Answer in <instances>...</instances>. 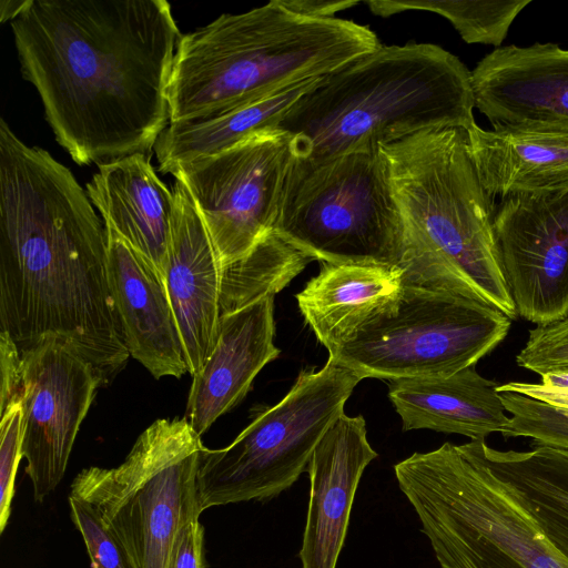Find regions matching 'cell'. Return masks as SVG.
Instances as JSON below:
<instances>
[{
	"instance_id": "1",
	"label": "cell",
	"mask_w": 568,
	"mask_h": 568,
	"mask_svg": "<svg viewBox=\"0 0 568 568\" xmlns=\"http://www.w3.org/2000/svg\"><path fill=\"white\" fill-rule=\"evenodd\" d=\"M23 79L78 165L154 149L182 33L165 0H30L11 21Z\"/></svg>"
},
{
	"instance_id": "2",
	"label": "cell",
	"mask_w": 568,
	"mask_h": 568,
	"mask_svg": "<svg viewBox=\"0 0 568 568\" xmlns=\"http://www.w3.org/2000/svg\"><path fill=\"white\" fill-rule=\"evenodd\" d=\"M0 331L20 352L55 338L105 386L130 353L108 275V236L87 191L0 120Z\"/></svg>"
},
{
	"instance_id": "3",
	"label": "cell",
	"mask_w": 568,
	"mask_h": 568,
	"mask_svg": "<svg viewBox=\"0 0 568 568\" xmlns=\"http://www.w3.org/2000/svg\"><path fill=\"white\" fill-rule=\"evenodd\" d=\"M474 108L466 65L436 44L410 42L381 45L323 75L277 129L291 135L295 158L323 162L428 129L467 131Z\"/></svg>"
},
{
	"instance_id": "4",
	"label": "cell",
	"mask_w": 568,
	"mask_h": 568,
	"mask_svg": "<svg viewBox=\"0 0 568 568\" xmlns=\"http://www.w3.org/2000/svg\"><path fill=\"white\" fill-rule=\"evenodd\" d=\"M379 150L403 221V283L481 301L514 320L496 256L493 196L467 131L428 129Z\"/></svg>"
},
{
	"instance_id": "5",
	"label": "cell",
	"mask_w": 568,
	"mask_h": 568,
	"mask_svg": "<svg viewBox=\"0 0 568 568\" xmlns=\"http://www.w3.org/2000/svg\"><path fill=\"white\" fill-rule=\"evenodd\" d=\"M381 45L365 26L303 16L281 0L221 14L179 40L168 90L170 123L221 115Z\"/></svg>"
},
{
	"instance_id": "6",
	"label": "cell",
	"mask_w": 568,
	"mask_h": 568,
	"mask_svg": "<svg viewBox=\"0 0 568 568\" xmlns=\"http://www.w3.org/2000/svg\"><path fill=\"white\" fill-rule=\"evenodd\" d=\"M394 470L440 568H568L469 443L414 453Z\"/></svg>"
},
{
	"instance_id": "7",
	"label": "cell",
	"mask_w": 568,
	"mask_h": 568,
	"mask_svg": "<svg viewBox=\"0 0 568 568\" xmlns=\"http://www.w3.org/2000/svg\"><path fill=\"white\" fill-rule=\"evenodd\" d=\"M273 232L321 263L398 266L403 221L381 150L294 156Z\"/></svg>"
},
{
	"instance_id": "8",
	"label": "cell",
	"mask_w": 568,
	"mask_h": 568,
	"mask_svg": "<svg viewBox=\"0 0 568 568\" xmlns=\"http://www.w3.org/2000/svg\"><path fill=\"white\" fill-rule=\"evenodd\" d=\"M204 447L185 418L158 419L118 467L82 469L70 496L95 509L136 568H169L180 532L202 514L196 478Z\"/></svg>"
},
{
	"instance_id": "9",
	"label": "cell",
	"mask_w": 568,
	"mask_h": 568,
	"mask_svg": "<svg viewBox=\"0 0 568 568\" xmlns=\"http://www.w3.org/2000/svg\"><path fill=\"white\" fill-rule=\"evenodd\" d=\"M511 321L488 303L403 283L328 351V359L363 379L449 376L499 345Z\"/></svg>"
},
{
	"instance_id": "10",
	"label": "cell",
	"mask_w": 568,
	"mask_h": 568,
	"mask_svg": "<svg viewBox=\"0 0 568 568\" xmlns=\"http://www.w3.org/2000/svg\"><path fill=\"white\" fill-rule=\"evenodd\" d=\"M362 379L331 359L320 371L303 369L283 399L261 412L229 446L204 447L196 478L202 513L266 501L288 489L307 471L317 444Z\"/></svg>"
},
{
	"instance_id": "11",
	"label": "cell",
	"mask_w": 568,
	"mask_h": 568,
	"mask_svg": "<svg viewBox=\"0 0 568 568\" xmlns=\"http://www.w3.org/2000/svg\"><path fill=\"white\" fill-rule=\"evenodd\" d=\"M293 159L291 135L276 128L169 172L189 191L220 267L244 257L273 233Z\"/></svg>"
},
{
	"instance_id": "12",
	"label": "cell",
	"mask_w": 568,
	"mask_h": 568,
	"mask_svg": "<svg viewBox=\"0 0 568 568\" xmlns=\"http://www.w3.org/2000/svg\"><path fill=\"white\" fill-rule=\"evenodd\" d=\"M100 386L103 381L94 367L55 338L21 352V454L36 501H43L61 483Z\"/></svg>"
},
{
	"instance_id": "13",
	"label": "cell",
	"mask_w": 568,
	"mask_h": 568,
	"mask_svg": "<svg viewBox=\"0 0 568 568\" xmlns=\"http://www.w3.org/2000/svg\"><path fill=\"white\" fill-rule=\"evenodd\" d=\"M493 234L517 316L537 325L567 317L568 189L503 196Z\"/></svg>"
},
{
	"instance_id": "14",
	"label": "cell",
	"mask_w": 568,
	"mask_h": 568,
	"mask_svg": "<svg viewBox=\"0 0 568 568\" xmlns=\"http://www.w3.org/2000/svg\"><path fill=\"white\" fill-rule=\"evenodd\" d=\"M164 283L180 331L187 373L195 375L216 339L221 267L207 230L184 184L175 179Z\"/></svg>"
},
{
	"instance_id": "15",
	"label": "cell",
	"mask_w": 568,
	"mask_h": 568,
	"mask_svg": "<svg viewBox=\"0 0 568 568\" xmlns=\"http://www.w3.org/2000/svg\"><path fill=\"white\" fill-rule=\"evenodd\" d=\"M470 75L475 106L493 128L568 123V49L538 42L499 47Z\"/></svg>"
},
{
	"instance_id": "16",
	"label": "cell",
	"mask_w": 568,
	"mask_h": 568,
	"mask_svg": "<svg viewBox=\"0 0 568 568\" xmlns=\"http://www.w3.org/2000/svg\"><path fill=\"white\" fill-rule=\"evenodd\" d=\"M377 457L362 415L343 414L317 444L307 473L310 501L302 546V568H336L361 477Z\"/></svg>"
},
{
	"instance_id": "17",
	"label": "cell",
	"mask_w": 568,
	"mask_h": 568,
	"mask_svg": "<svg viewBox=\"0 0 568 568\" xmlns=\"http://www.w3.org/2000/svg\"><path fill=\"white\" fill-rule=\"evenodd\" d=\"M105 230L109 283L130 356L156 379L181 378L187 366L164 281L119 234Z\"/></svg>"
},
{
	"instance_id": "18",
	"label": "cell",
	"mask_w": 568,
	"mask_h": 568,
	"mask_svg": "<svg viewBox=\"0 0 568 568\" xmlns=\"http://www.w3.org/2000/svg\"><path fill=\"white\" fill-rule=\"evenodd\" d=\"M274 296L220 320L214 346L193 375L185 419L202 436L247 394L258 372L280 355L274 345Z\"/></svg>"
},
{
	"instance_id": "19",
	"label": "cell",
	"mask_w": 568,
	"mask_h": 568,
	"mask_svg": "<svg viewBox=\"0 0 568 568\" xmlns=\"http://www.w3.org/2000/svg\"><path fill=\"white\" fill-rule=\"evenodd\" d=\"M87 193L105 227L119 234L164 281L174 195L149 156L134 153L99 164Z\"/></svg>"
},
{
	"instance_id": "20",
	"label": "cell",
	"mask_w": 568,
	"mask_h": 568,
	"mask_svg": "<svg viewBox=\"0 0 568 568\" xmlns=\"http://www.w3.org/2000/svg\"><path fill=\"white\" fill-rule=\"evenodd\" d=\"M469 149L486 191L515 193L568 189V123H518L467 130Z\"/></svg>"
},
{
	"instance_id": "21",
	"label": "cell",
	"mask_w": 568,
	"mask_h": 568,
	"mask_svg": "<svg viewBox=\"0 0 568 568\" xmlns=\"http://www.w3.org/2000/svg\"><path fill=\"white\" fill-rule=\"evenodd\" d=\"M495 381L470 366L443 377L388 382V398L403 429H430L479 440L501 433L508 416Z\"/></svg>"
},
{
	"instance_id": "22",
	"label": "cell",
	"mask_w": 568,
	"mask_h": 568,
	"mask_svg": "<svg viewBox=\"0 0 568 568\" xmlns=\"http://www.w3.org/2000/svg\"><path fill=\"white\" fill-rule=\"evenodd\" d=\"M402 285L398 266L322 263L296 300L305 322L328 352L397 295Z\"/></svg>"
},
{
	"instance_id": "23",
	"label": "cell",
	"mask_w": 568,
	"mask_h": 568,
	"mask_svg": "<svg viewBox=\"0 0 568 568\" xmlns=\"http://www.w3.org/2000/svg\"><path fill=\"white\" fill-rule=\"evenodd\" d=\"M469 444L568 560V449L535 445L528 452L498 450L483 439Z\"/></svg>"
},
{
	"instance_id": "24",
	"label": "cell",
	"mask_w": 568,
	"mask_h": 568,
	"mask_svg": "<svg viewBox=\"0 0 568 568\" xmlns=\"http://www.w3.org/2000/svg\"><path fill=\"white\" fill-rule=\"evenodd\" d=\"M321 78L295 83L214 118L170 123L154 146L159 170L166 174L181 163L220 153L256 133L276 129Z\"/></svg>"
},
{
	"instance_id": "25",
	"label": "cell",
	"mask_w": 568,
	"mask_h": 568,
	"mask_svg": "<svg viewBox=\"0 0 568 568\" xmlns=\"http://www.w3.org/2000/svg\"><path fill=\"white\" fill-rule=\"evenodd\" d=\"M313 260L274 232L248 254L221 267V318L280 293Z\"/></svg>"
},
{
	"instance_id": "26",
	"label": "cell",
	"mask_w": 568,
	"mask_h": 568,
	"mask_svg": "<svg viewBox=\"0 0 568 568\" xmlns=\"http://www.w3.org/2000/svg\"><path fill=\"white\" fill-rule=\"evenodd\" d=\"M531 0L509 1H394L371 0V11L389 17L407 10L430 11L443 16L467 43L493 44L499 48L517 16Z\"/></svg>"
},
{
	"instance_id": "27",
	"label": "cell",
	"mask_w": 568,
	"mask_h": 568,
	"mask_svg": "<svg viewBox=\"0 0 568 568\" xmlns=\"http://www.w3.org/2000/svg\"><path fill=\"white\" fill-rule=\"evenodd\" d=\"M499 398L511 414L504 437H528L536 446L568 449V409L513 392H499Z\"/></svg>"
},
{
	"instance_id": "28",
	"label": "cell",
	"mask_w": 568,
	"mask_h": 568,
	"mask_svg": "<svg viewBox=\"0 0 568 568\" xmlns=\"http://www.w3.org/2000/svg\"><path fill=\"white\" fill-rule=\"evenodd\" d=\"M71 519L81 534L92 568H136L121 541L88 503L69 496Z\"/></svg>"
},
{
	"instance_id": "29",
	"label": "cell",
	"mask_w": 568,
	"mask_h": 568,
	"mask_svg": "<svg viewBox=\"0 0 568 568\" xmlns=\"http://www.w3.org/2000/svg\"><path fill=\"white\" fill-rule=\"evenodd\" d=\"M516 362L540 376L549 372H568V316L529 329Z\"/></svg>"
},
{
	"instance_id": "30",
	"label": "cell",
	"mask_w": 568,
	"mask_h": 568,
	"mask_svg": "<svg viewBox=\"0 0 568 568\" xmlns=\"http://www.w3.org/2000/svg\"><path fill=\"white\" fill-rule=\"evenodd\" d=\"M21 400L12 403L1 413L0 420V534L9 523L16 490V476L22 458Z\"/></svg>"
},
{
	"instance_id": "31",
	"label": "cell",
	"mask_w": 568,
	"mask_h": 568,
	"mask_svg": "<svg viewBox=\"0 0 568 568\" xmlns=\"http://www.w3.org/2000/svg\"><path fill=\"white\" fill-rule=\"evenodd\" d=\"M0 413L20 399L21 352L6 332L0 331Z\"/></svg>"
},
{
	"instance_id": "32",
	"label": "cell",
	"mask_w": 568,
	"mask_h": 568,
	"mask_svg": "<svg viewBox=\"0 0 568 568\" xmlns=\"http://www.w3.org/2000/svg\"><path fill=\"white\" fill-rule=\"evenodd\" d=\"M204 528L194 520L180 532L169 568H205Z\"/></svg>"
},
{
	"instance_id": "33",
	"label": "cell",
	"mask_w": 568,
	"mask_h": 568,
	"mask_svg": "<svg viewBox=\"0 0 568 568\" xmlns=\"http://www.w3.org/2000/svg\"><path fill=\"white\" fill-rule=\"evenodd\" d=\"M497 392H513L523 394L557 407L568 409V389L554 388L544 386L542 384H531L524 382H510L507 384H499Z\"/></svg>"
},
{
	"instance_id": "34",
	"label": "cell",
	"mask_w": 568,
	"mask_h": 568,
	"mask_svg": "<svg viewBox=\"0 0 568 568\" xmlns=\"http://www.w3.org/2000/svg\"><path fill=\"white\" fill-rule=\"evenodd\" d=\"M290 10L312 18H335L342 10L358 4V1H328V0H281Z\"/></svg>"
},
{
	"instance_id": "35",
	"label": "cell",
	"mask_w": 568,
	"mask_h": 568,
	"mask_svg": "<svg viewBox=\"0 0 568 568\" xmlns=\"http://www.w3.org/2000/svg\"><path fill=\"white\" fill-rule=\"evenodd\" d=\"M30 0L14 1V0H2L0 2V20L10 22L16 19L28 6Z\"/></svg>"
},
{
	"instance_id": "36",
	"label": "cell",
	"mask_w": 568,
	"mask_h": 568,
	"mask_svg": "<svg viewBox=\"0 0 568 568\" xmlns=\"http://www.w3.org/2000/svg\"><path fill=\"white\" fill-rule=\"evenodd\" d=\"M544 386L568 389V372L557 371L541 375Z\"/></svg>"
}]
</instances>
